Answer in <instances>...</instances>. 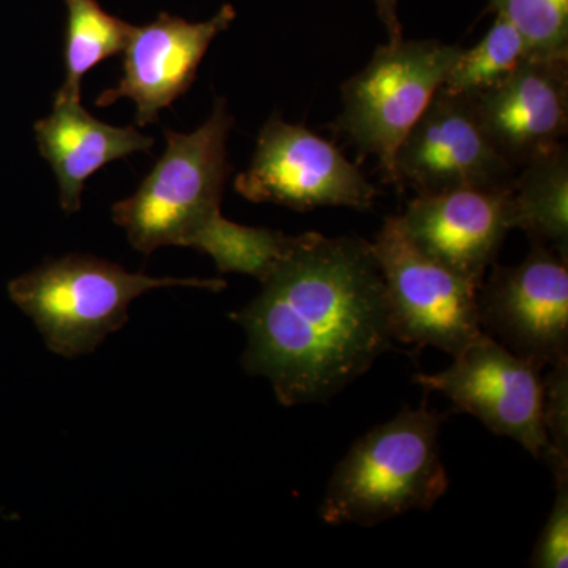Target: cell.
<instances>
[{
    "mask_svg": "<svg viewBox=\"0 0 568 568\" xmlns=\"http://www.w3.org/2000/svg\"><path fill=\"white\" fill-rule=\"evenodd\" d=\"M515 230L568 261V152L566 144L530 160L511 189Z\"/></svg>",
    "mask_w": 568,
    "mask_h": 568,
    "instance_id": "cell-15",
    "label": "cell"
},
{
    "mask_svg": "<svg viewBox=\"0 0 568 568\" xmlns=\"http://www.w3.org/2000/svg\"><path fill=\"white\" fill-rule=\"evenodd\" d=\"M474 104L497 151L521 170L566 138L568 59L528 58Z\"/></svg>",
    "mask_w": 568,
    "mask_h": 568,
    "instance_id": "cell-13",
    "label": "cell"
},
{
    "mask_svg": "<svg viewBox=\"0 0 568 568\" xmlns=\"http://www.w3.org/2000/svg\"><path fill=\"white\" fill-rule=\"evenodd\" d=\"M234 189L252 203L301 212L320 207L368 211L377 193L336 145L278 115L264 123L252 163L235 178Z\"/></svg>",
    "mask_w": 568,
    "mask_h": 568,
    "instance_id": "cell-7",
    "label": "cell"
},
{
    "mask_svg": "<svg viewBox=\"0 0 568 568\" xmlns=\"http://www.w3.org/2000/svg\"><path fill=\"white\" fill-rule=\"evenodd\" d=\"M235 18L237 11L226 3L203 22H189L163 11L149 24L133 26L122 51L121 81L100 93L97 106L130 99L136 104L138 125L159 122L160 112L190 91L212 41L227 31Z\"/></svg>",
    "mask_w": 568,
    "mask_h": 568,
    "instance_id": "cell-11",
    "label": "cell"
},
{
    "mask_svg": "<svg viewBox=\"0 0 568 568\" xmlns=\"http://www.w3.org/2000/svg\"><path fill=\"white\" fill-rule=\"evenodd\" d=\"M398 219L422 253L480 284L515 230L511 190L417 194Z\"/></svg>",
    "mask_w": 568,
    "mask_h": 568,
    "instance_id": "cell-12",
    "label": "cell"
},
{
    "mask_svg": "<svg viewBox=\"0 0 568 568\" xmlns=\"http://www.w3.org/2000/svg\"><path fill=\"white\" fill-rule=\"evenodd\" d=\"M544 377L541 425L547 437L548 463L551 473L568 470V357L549 366Z\"/></svg>",
    "mask_w": 568,
    "mask_h": 568,
    "instance_id": "cell-19",
    "label": "cell"
},
{
    "mask_svg": "<svg viewBox=\"0 0 568 568\" xmlns=\"http://www.w3.org/2000/svg\"><path fill=\"white\" fill-rule=\"evenodd\" d=\"M528 58V44L521 33L504 18L496 17L487 36L476 47L463 48L440 89L477 99L503 84Z\"/></svg>",
    "mask_w": 568,
    "mask_h": 568,
    "instance_id": "cell-17",
    "label": "cell"
},
{
    "mask_svg": "<svg viewBox=\"0 0 568 568\" xmlns=\"http://www.w3.org/2000/svg\"><path fill=\"white\" fill-rule=\"evenodd\" d=\"M447 414L422 405L403 409L351 446L328 480L325 525L372 528L407 511H428L448 491L439 435Z\"/></svg>",
    "mask_w": 568,
    "mask_h": 568,
    "instance_id": "cell-3",
    "label": "cell"
},
{
    "mask_svg": "<svg viewBox=\"0 0 568 568\" xmlns=\"http://www.w3.org/2000/svg\"><path fill=\"white\" fill-rule=\"evenodd\" d=\"M489 9L521 33L529 58L568 59V0H489Z\"/></svg>",
    "mask_w": 568,
    "mask_h": 568,
    "instance_id": "cell-18",
    "label": "cell"
},
{
    "mask_svg": "<svg viewBox=\"0 0 568 568\" xmlns=\"http://www.w3.org/2000/svg\"><path fill=\"white\" fill-rule=\"evenodd\" d=\"M481 331L519 357L551 366L568 357V261L530 241L517 265L493 264L477 295Z\"/></svg>",
    "mask_w": 568,
    "mask_h": 568,
    "instance_id": "cell-9",
    "label": "cell"
},
{
    "mask_svg": "<svg viewBox=\"0 0 568 568\" xmlns=\"http://www.w3.org/2000/svg\"><path fill=\"white\" fill-rule=\"evenodd\" d=\"M541 369L484 332L447 369L418 373L413 381L425 390L446 395L458 413L470 414L496 436L510 437L534 458L544 459Z\"/></svg>",
    "mask_w": 568,
    "mask_h": 568,
    "instance_id": "cell-8",
    "label": "cell"
},
{
    "mask_svg": "<svg viewBox=\"0 0 568 568\" xmlns=\"http://www.w3.org/2000/svg\"><path fill=\"white\" fill-rule=\"evenodd\" d=\"M463 48L440 40H399L377 48L365 69L342 85L334 125L394 182L395 155L439 91Z\"/></svg>",
    "mask_w": 568,
    "mask_h": 568,
    "instance_id": "cell-5",
    "label": "cell"
},
{
    "mask_svg": "<svg viewBox=\"0 0 568 568\" xmlns=\"http://www.w3.org/2000/svg\"><path fill=\"white\" fill-rule=\"evenodd\" d=\"M234 118L226 100L216 99L212 114L192 133L166 130V149L140 189L112 207L136 252L189 246L207 254L223 274L261 280L286 248L290 235L242 226L224 219V185L233 173L227 138Z\"/></svg>",
    "mask_w": 568,
    "mask_h": 568,
    "instance_id": "cell-2",
    "label": "cell"
},
{
    "mask_svg": "<svg viewBox=\"0 0 568 568\" xmlns=\"http://www.w3.org/2000/svg\"><path fill=\"white\" fill-rule=\"evenodd\" d=\"M260 282L231 320L245 331L244 368L283 406L328 402L394 345L386 283L365 239L290 235Z\"/></svg>",
    "mask_w": 568,
    "mask_h": 568,
    "instance_id": "cell-1",
    "label": "cell"
},
{
    "mask_svg": "<svg viewBox=\"0 0 568 568\" xmlns=\"http://www.w3.org/2000/svg\"><path fill=\"white\" fill-rule=\"evenodd\" d=\"M226 287L216 278H153L88 254L48 260L9 284L11 301L32 317L52 353L67 358L95 351L129 323L134 298L159 287Z\"/></svg>",
    "mask_w": 568,
    "mask_h": 568,
    "instance_id": "cell-4",
    "label": "cell"
},
{
    "mask_svg": "<svg viewBox=\"0 0 568 568\" xmlns=\"http://www.w3.org/2000/svg\"><path fill=\"white\" fill-rule=\"evenodd\" d=\"M63 3L67 9L65 81L55 97L81 100L85 73L125 50L133 24L112 17L97 0H63Z\"/></svg>",
    "mask_w": 568,
    "mask_h": 568,
    "instance_id": "cell-16",
    "label": "cell"
},
{
    "mask_svg": "<svg viewBox=\"0 0 568 568\" xmlns=\"http://www.w3.org/2000/svg\"><path fill=\"white\" fill-rule=\"evenodd\" d=\"M33 130L41 156L58 178L67 213L80 211L85 182L97 171L133 153L149 152L153 145V138L134 126L110 125L93 118L81 100L58 97L51 114Z\"/></svg>",
    "mask_w": 568,
    "mask_h": 568,
    "instance_id": "cell-14",
    "label": "cell"
},
{
    "mask_svg": "<svg viewBox=\"0 0 568 568\" xmlns=\"http://www.w3.org/2000/svg\"><path fill=\"white\" fill-rule=\"evenodd\" d=\"M373 250L386 283L395 339L457 357L484 334L477 304L481 284L422 253L398 216L384 222Z\"/></svg>",
    "mask_w": 568,
    "mask_h": 568,
    "instance_id": "cell-6",
    "label": "cell"
},
{
    "mask_svg": "<svg viewBox=\"0 0 568 568\" xmlns=\"http://www.w3.org/2000/svg\"><path fill=\"white\" fill-rule=\"evenodd\" d=\"M552 477L555 503L530 555L529 566L534 568L568 567V470L552 473Z\"/></svg>",
    "mask_w": 568,
    "mask_h": 568,
    "instance_id": "cell-20",
    "label": "cell"
},
{
    "mask_svg": "<svg viewBox=\"0 0 568 568\" xmlns=\"http://www.w3.org/2000/svg\"><path fill=\"white\" fill-rule=\"evenodd\" d=\"M377 17L386 28L388 43L403 40V26L398 17V0H375Z\"/></svg>",
    "mask_w": 568,
    "mask_h": 568,
    "instance_id": "cell-21",
    "label": "cell"
},
{
    "mask_svg": "<svg viewBox=\"0 0 568 568\" xmlns=\"http://www.w3.org/2000/svg\"><path fill=\"white\" fill-rule=\"evenodd\" d=\"M518 170L500 155L474 100L439 89L395 155L394 182L417 194L511 190Z\"/></svg>",
    "mask_w": 568,
    "mask_h": 568,
    "instance_id": "cell-10",
    "label": "cell"
}]
</instances>
